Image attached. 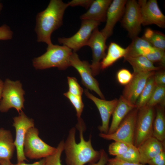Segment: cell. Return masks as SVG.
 I'll list each match as a JSON object with an SVG mask.
<instances>
[{
  "label": "cell",
  "mask_w": 165,
  "mask_h": 165,
  "mask_svg": "<svg viewBox=\"0 0 165 165\" xmlns=\"http://www.w3.org/2000/svg\"><path fill=\"white\" fill-rule=\"evenodd\" d=\"M78 120L76 126L79 132L80 141L78 143H76V129L75 127H72L69 131L64 145L66 164L84 165L87 163H96L100 157V151L95 150L92 147L91 136L88 141L84 140L83 132L85 125L81 118Z\"/></svg>",
  "instance_id": "6da1fadb"
},
{
  "label": "cell",
  "mask_w": 165,
  "mask_h": 165,
  "mask_svg": "<svg viewBox=\"0 0 165 165\" xmlns=\"http://www.w3.org/2000/svg\"><path fill=\"white\" fill-rule=\"evenodd\" d=\"M68 6L61 0H51L46 8L37 14L35 31L38 42L48 46L53 44L51 34L62 25L64 15Z\"/></svg>",
  "instance_id": "7a4b0ae2"
},
{
  "label": "cell",
  "mask_w": 165,
  "mask_h": 165,
  "mask_svg": "<svg viewBox=\"0 0 165 165\" xmlns=\"http://www.w3.org/2000/svg\"><path fill=\"white\" fill-rule=\"evenodd\" d=\"M72 52L66 46L52 44L48 46L43 54L34 58L33 66L37 70L57 67L59 70H65L70 66V58Z\"/></svg>",
  "instance_id": "3957f363"
},
{
  "label": "cell",
  "mask_w": 165,
  "mask_h": 165,
  "mask_svg": "<svg viewBox=\"0 0 165 165\" xmlns=\"http://www.w3.org/2000/svg\"><path fill=\"white\" fill-rule=\"evenodd\" d=\"M25 92L19 81H13L9 79L4 82L0 101V112H7L10 108H14L19 113L24 108Z\"/></svg>",
  "instance_id": "277c9868"
},
{
  "label": "cell",
  "mask_w": 165,
  "mask_h": 165,
  "mask_svg": "<svg viewBox=\"0 0 165 165\" xmlns=\"http://www.w3.org/2000/svg\"><path fill=\"white\" fill-rule=\"evenodd\" d=\"M38 130L34 127L27 131L25 138L24 152L26 157L31 159L43 158L53 154L57 148L49 145L39 137Z\"/></svg>",
  "instance_id": "5b68a950"
},
{
  "label": "cell",
  "mask_w": 165,
  "mask_h": 165,
  "mask_svg": "<svg viewBox=\"0 0 165 165\" xmlns=\"http://www.w3.org/2000/svg\"><path fill=\"white\" fill-rule=\"evenodd\" d=\"M138 109L135 108L130 111L121 122L116 130L111 134L101 133V138L134 145L135 130Z\"/></svg>",
  "instance_id": "8992f818"
},
{
  "label": "cell",
  "mask_w": 165,
  "mask_h": 165,
  "mask_svg": "<svg viewBox=\"0 0 165 165\" xmlns=\"http://www.w3.org/2000/svg\"><path fill=\"white\" fill-rule=\"evenodd\" d=\"M154 116V107L146 105L138 109L134 140V145L137 147L152 136Z\"/></svg>",
  "instance_id": "52a82bcc"
},
{
  "label": "cell",
  "mask_w": 165,
  "mask_h": 165,
  "mask_svg": "<svg viewBox=\"0 0 165 165\" xmlns=\"http://www.w3.org/2000/svg\"><path fill=\"white\" fill-rule=\"evenodd\" d=\"M100 23L95 20H82L80 27L76 33L69 38H58V41L76 52L86 46L93 31Z\"/></svg>",
  "instance_id": "ba28073f"
},
{
  "label": "cell",
  "mask_w": 165,
  "mask_h": 165,
  "mask_svg": "<svg viewBox=\"0 0 165 165\" xmlns=\"http://www.w3.org/2000/svg\"><path fill=\"white\" fill-rule=\"evenodd\" d=\"M123 27L132 39L138 37L141 30L140 8L138 1L127 0L124 13L121 20Z\"/></svg>",
  "instance_id": "9c48e42d"
},
{
  "label": "cell",
  "mask_w": 165,
  "mask_h": 165,
  "mask_svg": "<svg viewBox=\"0 0 165 165\" xmlns=\"http://www.w3.org/2000/svg\"><path fill=\"white\" fill-rule=\"evenodd\" d=\"M13 126L16 131L14 143L16 148L17 163L27 160L24 152V145L26 133L28 130L34 127V120L29 118L22 111L18 116L13 118Z\"/></svg>",
  "instance_id": "30bf717a"
},
{
  "label": "cell",
  "mask_w": 165,
  "mask_h": 165,
  "mask_svg": "<svg viewBox=\"0 0 165 165\" xmlns=\"http://www.w3.org/2000/svg\"><path fill=\"white\" fill-rule=\"evenodd\" d=\"M70 66L74 68L79 73L82 84L87 89L93 91L101 98L105 99L99 83L93 75L90 64L86 61H82L76 52H73L70 58Z\"/></svg>",
  "instance_id": "8fae6325"
},
{
  "label": "cell",
  "mask_w": 165,
  "mask_h": 165,
  "mask_svg": "<svg viewBox=\"0 0 165 165\" xmlns=\"http://www.w3.org/2000/svg\"><path fill=\"white\" fill-rule=\"evenodd\" d=\"M107 39L97 27L93 31L86 44V46L90 47L92 51V60L90 66L94 76L99 73L101 61L106 55Z\"/></svg>",
  "instance_id": "7c38bea8"
},
{
  "label": "cell",
  "mask_w": 165,
  "mask_h": 165,
  "mask_svg": "<svg viewBox=\"0 0 165 165\" xmlns=\"http://www.w3.org/2000/svg\"><path fill=\"white\" fill-rule=\"evenodd\" d=\"M142 25L155 24L165 28V16L160 9L156 0H139Z\"/></svg>",
  "instance_id": "4fadbf2b"
},
{
  "label": "cell",
  "mask_w": 165,
  "mask_h": 165,
  "mask_svg": "<svg viewBox=\"0 0 165 165\" xmlns=\"http://www.w3.org/2000/svg\"><path fill=\"white\" fill-rule=\"evenodd\" d=\"M154 73V71L133 72L130 81L125 86L122 96L130 103L135 105L148 78Z\"/></svg>",
  "instance_id": "5bb4252c"
},
{
  "label": "cell",
  "mask_w": 165,
  "mask_h": 165,
  "mask_svg": "<svg viewBox=\"0 0 165 165\" xmlns=\"http://www.w3.org/2000/svg\"><path fill=\"white\" fill-rule=\"evenodd\" d=\"M84 92L87 97L93 101L99 110L102 120V125L98 127L99 130L101 133L108 134L109 119L118 99L107 101L99 99L90 93L87 89H84Z\"/></svg>",
  "instance_id": "9a60e30c"
},
{
  "label": "cell",
  "mask_w": 165,
  "mask_h": 165,
  "mask_svg": "<svg viewBox=\"0 0 165 165\" xmlns=\"http://www.w3.org/2000/svg\"><path fill=\"white\" fill-rule=\"evenodd\" d=\"M126 0H112L107 10L106 24L101 31L107 39L113 34L114 27L124 14Z\"/></svg>",
  "instance_id": "2e32d148"
},
{
  "label": "cell",
  "mask_w": 165,
  "mask_h": 165,
  "mask_svg": "<svg viewBox=\"0 0 165 165\" xmlns=\"http://www.w3.org/2000/svg\"><path fill=\"white\" fill-rule=\"evenodd\" d=\"M138 148L140 155V163L145 165L165 151V142L161 141L152 136L145 140Z\"/></svg>",
  "instance_id": "e0dca14e"
},
{
  "label": "cell",
  "mask_w": 165,
  "mask_h": 165,
  "mask_svg": "<svg viewBox=\"0 0 165 165\" xmlns=\"http://www.w3.org/2000/svg\"><path fill=\"white\" fill-rule=\"evenodd\" d=\"M112 0H93L87 11L80 16L82 20L105 21L108 9Z\"/></svg>",
  "instance_id": "ac0fdd59"
},
{
  "label": "cell",
  "mask_w": 165,
  "mask_h": 165,
  "mask_svg": "<svg viewBox=\"0 0 165 165\" xmlns=\"http://www.w3.org/2000/svg\"><path fill=\"white\" fill-rule=\"evenodd\" d=\"M135 108V105L130 103L121 96L112 114V120L108 134L114 132L127 115Z\"/></svg>",
  "instance_id": "d6986e66"
},
{
  "label": "cell",
  "mask_w": 165,
  "mask_h": 165,
  "mask_svg": "<svg viewBox=\"0 0 165 165\" xmlns=\"http://www.w3.org/2000/svg\"><path fill=\"white\" fill-rule=\"evenodd\" d=\"M127 52V48H124L116 42H111L108 47L107 54L101 61L100 70L106 68L120 58L125 57Z\"/></svg>",
  "instance_id": "ffe728a7"
},
{
  "label": "cell",
  "mask_w": 165,
  "mask_h": 165,
  "mask_svg": "<svg viewBox=\"0 0 165 165\" xmlns=\"http://www.w3.org/2000/svg\"><path fill=\"white\" fill-rule=\"evenodd\" d=\"M15 148L10 131L0 128V160H10L13 156Z\"/></svg>",
  "instance_id": "44dd1931"
},
{
  "label": "cell",
  "mask_w": 165,
  "mask_h": 165,
  "mask_svg": "<svg viewBox=\"0 0 165 165\" xmlns=\"http://www.w3.org/2000/svg\"><path fill=\"white\" fill-rule=\"evenodd\" d=\"M132 40L131 43L126 48L127 52L125 57L145 56L152 51L155 48L142 37L138 36Z\"/></svg>",
  "instance_id": "7402d4cb"
},
{
  "label": "cell",
  "mask_w": 165,
  "mask_h": 165,
  "mask_svg": "<svg viewBox=\"0 0 165 165\" xmlns=\"http://www.w3.org/2000/svg\"><path fill=\"white\" fill-rule=\"evenodd\" d=\"M124 58L125 61L128 62L131 65L134 72L154 71L160 68V67L154 66L153 63L145 56L127 57Z\"/></svg>",
  "instance_id": "603a6c76"
},
{
  "label": "cell",
  "mask_w": 165,
  "mask_h": 165,
  "mask_svg": "<svg viewBox=\"0 0 165 165\" xmlns=\"http://www.w3.org/2000/svg\"><path fill=\"white\" fill-rule=\"evenodd\" d=\"M164 106H157L153 124L152 136L159 141L165 142V116Z\"/></svg>",
  "instance_id": "cb8c5ba5"
},
{
  "label": "cell",
  "mask_w": 165,
  "mask_h": 165,
  "mask_svg": "<svg viewBox=\"0 0 165 165\" xmlns=\"http://www.w3.org/2000/svg\"><path fill=\"white\" fill-rule=\"evenodd\" d=\"M142 37L154 48L165 51V35L164 34L148 28L146 29Z\"/></svg>",
  "instance_id": "d4e9b609"
},
{
  "label": "cell",
  "mask_w": 165,
  "mask_h": 165,
  "mask_svg": "<svg viewBox=\"0 0 165 165\" xmlns=\"http://www.w3.org/2000/svg\"><path fill=\"white\" fill-rule=\"evenodd\" d=\"M154 75L148 78L144 88L136 101L135 105L138 109L146 106L153 94L156 85L154 81Z\"/></svg>",
  "instance_id": "484cf974"
},
{
  "label": "cell",
  "mask_w": 165,
  "mask_h": 165,
  "mask_svg": "<svg viewBox=\"0 0 165 165\" xmlns=\"http://www.w3.org/2000/svg\"><path fill=\"white\" fill-rule=\"evenodd\" d=\"M165 85H156L153 94L146 105L154 107L160 104L164 106Z\"/></svg>",
  "instance_id": "4316f807"
},
{
  "label": "cell",
  "mask_w": 165,
  "mask_h": 165,
  "mask_svg": "<svg viewBox=\"0 0 165 165\" xmlns=\"http://www.w3.org/2000/svg\"><path fill=\"white\" fill-rule=\"evenodd\" d=\"M116 158L130 163H140V155L138 148L134 145H130L127 150Z\"/></svg>",
  "instance_id": "83f0119b"
},
{
  "label": "cell",
  "mask_w": 165,
  "mask_h": 165,
  "mask_svg": "<svg viewBox=\"0 0 165 165\" xmlns=\"http://www.w3.org/2000/svg\"><path fill=\"white\" fill-rule=\"evenodd\" d=\"M64 142L61 141L58 144L56 151L53 154L45 158V165H62L61 157L64 149Z\"/></svg>",
  "instance_id": "f1b7e54d"
},
{
  "label": "cell",
  "mask_w": 165,
  "mask_h": 165,
  "mask_svg": "<svg viewBox=\"0 0 165 165\" xmlns=\"http://www.w3.org/2000/svg\"><path fill=\"white\" fill-rule=\"evenodd\" d=\"M64 95L69 99L75 108L78 120L81 119V116L84 106L82 96L74 95L68 91L64 93Z\"/></svg>",
  "instance_id": "f546056e"
},
{
  "label": "cell",
  "mask_w": 165,
  "mask_h": 165,
  "mask_svg": "<svg viewBox=\"0 0 165 165\" xmlns=\"http://www.w3.org/2000/svg\"><path fill=\"white\" fill-rule=\"evenodd\" d=\"M129 145L122 142L115 141L109 145L108 152L111 155L118 156L126 152Z\"/></svg>",
  "instance_id": "4dcf8cb0"
},
{
  "label": "cell",
  "mask_w": 165,
  "mask_h": 165,
  "mask_svg": "<svg viewBox=\"0 0 165 165\" xmlns=\"http://www.w3.org/2000/svg\"><path fill=\"white\" fill-rule=\"evenodd\" d=\"M145 56L153 63L159 62L163 67L165 66V53L164 50L155 48L152 51Z\"/></svg>",
  "instance_id": "1f68e13d"
},
{
  "label": "cell",
  "mask_w": 165,
  "mask_h": 165,
  "mask_svg": "<svg viewBox=\"0 0 165 165\" xmlns=\"http://www.w3.org/2000/svg\"><path fill=\"white\" fill-rule=\"evenodd\" d=\"M67 79L69 86L68 92L74 95L82 96L83 90L78 83L76 78L68 76Z\"/></svg>",
  "instance_id": "d6a6232c"
},
{
  "label": "cell",
  "mask_w": 165,
  "mask_h": 165,
  "mask_svg": "<svg viewBox=\"0 0 165 165\" xmlns=\"http://www.w3.org/2000/svg\"><path fill=\"white\" fill-rule=\"evenodd\" d=\"M133 74L127 69H122L118 72L117 78L118 82L122 85H126L131 81Z\"/></svg>",
  "instance_id": "836d02e7"
},
{
  "label": "cell",
  "mask_w": 165,
  "mask_h": 165,
  "mask_svg": "<svg viewBox=\"0 0 165 165\" xmlns=\"http://www.w3.org/2000/svg\"><path fill=\"white\" fill-rule=\"evenodd\" d=\"M13 35V32L8 26L4 24L0 27V40L11 39Z\"/></svg>",
  "instance_id": "e575fe53"
},
{
  "label": "cell",
  "mask_w": 165,
  "mask_h": 165,
  "mask_svg": "<svg viewBox=\"0 0 165 165\" xmlns=\"http://www.w3.org/2000/svg\"><path fill=\"white\" fill-rule=\"evenodd\" d=\"M148 165H165V152L158 154L147 163Z\"/></svg>",
  "instance_id": "d590c367"
},
{
  "label": "cell",
  "mask_w": 165,
  "mask_h": 165,
  "mask_svg": "<svg viewBox=\"0 0 165 165\" xmlns=\"http://www.w3.org/2000/svg\"><path fill=\"white\" fill-rule=\"evenodd\" d=\"M93 0H73L68 2L67 4L69 6L72 7L81 6L88 9Z\"/></svg>",
  "instance_id": "8d00e7d4"
},
{
  "label": "cell",
  "mask_w": 165,
  "mask_h": 165,
  "mask_svg": "<svg viewBox=\"0 0 165 165\" xmlns=\"http://www.w3.org/2000/svg\"><path fill=\"white\" fill-rule=\"evenodd\" d=\"M106 165H145L140 163H130L122 160L116 157L108 159Z\"/></svg>",
  "instance_id": "74e56055"
},
{
  "label": "cell",
  "mask_w": 165,
  "mask_h": 165,
  "mask_svg": "<svg viewBox=\"0 0 165 165\" xmlns=\"http://www.w3.org/2000/svg\"><path fill=\"white\" fill-rule=\"evenodd\" d=\"M100 156L97 163H89L88 165H106L108 159L107 154L103 149L100 150Z\"/></svg>",
  "instance_id": "f35d334b"
},
{
  "label": "cell",
  "mask_w": 165,
  "mask_h": 165,
  "mask_svg": "<svg viewBox=\"0 0 165 165\" xmlns=\"http://www.w3.org/2000/svg\"><path fill=\"white\" fill-rule=\"evenodd\" d=\"M153 78L156 85H165V73L159 72L155 73Z\"/></svg>",
  "instance_id": "ab89813d"
},
{
  "label": "cell",
  "mask_w": 165,
  "mask_h": 165,
  "mask_svg": "<svg viewBox=\"0 0 165 165\" xmlns=\"http://www.w3.org/2000/svg\"><path fill=\"white\" fill-rule=\"evenodd\" d=\"M45 159L42 158L39 161L35 162L31 164H27L22 162L19 163H17L16 164H13L11 163L10 165H45Z\"/></svg>",
  "instance_id": "60d3db41"
},
{
  "label": "cell",
  "mask_w": 165,
  "mask_h": 165,
  "mask_svg": "<svg viewBox=\"0 0 165 165\" xmlns=\"http://www.w3.org/2000/svg\"><path fill=\"white\" fill-rule=\"evenodd\" d=\"M10 160L6 159L0 160V165H10Z\"/></svg>",
  "instance_id": "b9f144b4"
},
{
  "label": "cell",
  "mask_w": 165,
  "mask_h": 165,
  "mask_svg": "<svg viewBox=\"0 0 165 165\" xmlns=\"http://www.w3.org/2000/svg\"><path fill=\"white\" fill-rule=\"evenodd\" d=\"M4 82L0 79V101L2 98V95L3 87Z\"/></svg>",
  "instance_id": "7bdbcfd3"
},
{
  "label": "cell",
  "mask_w": 165,
  "mask_h": 165,
  "mask_svg": "<svg viewBox=\"0 0 165 165\" xmlns=\"http://www.w3.org/2000/svg\"><path fill=\"white\" fill-rule=\"evenodd\" d=\"M3 6L2 3H0V13L1 12V11L2 8Z\"/></svg>",
  "instance_id": "ee69618b"
}]
</instances>
